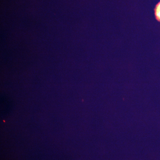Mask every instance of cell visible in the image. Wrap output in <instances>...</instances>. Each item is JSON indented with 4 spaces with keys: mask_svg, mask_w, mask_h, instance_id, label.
<instances>
[{
    "mask_svg": "<svg viewBox=\"0 0 160 160\" xmlns=\"http://www.w3.org/2000/svg\"><path fill=\"white\" fill-rule=\"evenodd\" d=\"M154 13L156 19L160 22V2L155 6Z\"/></svg>",
    "mask_w": 160,
    "mask_h": 160,
    "instance_id": "obj_1",
    "label": "cell"
}]
</instances>
